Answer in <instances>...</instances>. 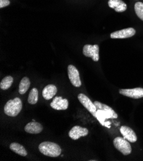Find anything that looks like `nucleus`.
Returning <instances> with one entry per match:
<instances>
[{
    "label": "nucleus",
    "instance_id": "nucleus-19",
    "mask_svg": "<svg viewBox=\"0 0 143 161\" xmlns=\"http://www.w3.org/2000/svg\"><path fill=\"white\" fill-rule=\"evenodd\" d=\"M14 82V78L11 76H5L0 83V88L2 90H7L9 89Z\"/></svg>",
    "mask_w": 143,
    "mask_h": 161
},
{
    "label": "nucleus",
    "instance_id": "nucleus-3",
    "mask_svg": "<svg viewBox=\"0 0 143 161\" xmlns=\"http://www.w3.org/2000/svg\"><path fill=\"white\" fill-rule=\"evenodd\" d=\"M115 148L124 155H128L132 152V147L129 141L124 137H117L114 139Z\"/></svg>",
    "mask_w": 143,
    "mask_h": 161
},
{
    "label": "nucleus",
    "instance_id": "nucleus-18",
    "mask_svg": "<svg viewBox=\"0 0 143 161\" xmlns=\"http://www.w3.org/2000/svg\"><path fill=\"white\" fill-rule=\"evenodd\" d=\"M38 97H39L38 90L36 88H33L30 92L28 98V102L30 104L34 105L37 103V102H38Z\"/></svg>",
    "mask_w": 143,
    "mask_h": 161
},
{
    "label": "nucleus",
    "instance_id": "nucleus-16",
    "mask_svg": "<svg viewBox=\"0 0 143 161\" xmlns=\"http://www.w3.org/2000/svg\"><path fill=\"white\" fill-rule=\"evenodd\" d=\"M10 149L21 156L25 157L27 155V152L26 149L21 145V144L17 142H12L10 145Z\"/></svg>",
    "mask_w": 143,
    "mask_h": 161
},
{
    "label": "nucleus",
    "instance_id": "nucleus-2",
    "mask_svg": "<svg viewBox=\"0 0 143 161\" xmlns=\"http://www.w3.org/2000/svg\"><path fill=\"white\" fill-rule=\"evenodd\" d=\"M23 107L22 102L19 98L8 100L4 107L5 113L10 117H15L21 112Z\"/></svg>",
    "mask_w": 143,
    "mask_h": 161
},
{
    "label": "nucleus",
    "instance_id": "nucleus-14",
    "mask_svg": "<svg viewBox=\"0 0 143 161\" xmlns=\"http://www.w3.org/2000/svg\"><path fill=\"white\" fill-rule=\"evenodd\" d=\"M57 87L53 84H49L44 88L42 91V96L45 100H49L54 97V96L57 94Z\"/></svg>",
    "mask_w": 143,
    "mask_h": 161
},
{
    "label": "nucleus",
    "instance_id": "nucleus-15",
    "mask_svg": "<svg viewBox=\"0 0 143 161\" xmlns=\"http://www.w3.org/2000/svg\"><path fill=\"white\" fill-rule=\"evenodd\" d=\"M94 103L95 106H96L97 110H103V111L107 112L111 116V118H114V119L118 118V116L116 113V112L112 108L110 107L109 106H108L105 104L102 103H100L99 102H97V101L94 102Z\"/></svg>",
    "mask_w": 143,
    "mask_h": 161
},
{
    "label": "nucleus",
    "instance_id": "nucleus-8",
    "mask_svg": "<svg viewBox=\"0 0 143 161\" xmlns=\"http://www.w3.org/2000/svg\"><path fill=\"white\" fill-rule=\"evenodd\" d=\"M135 30L133 28H128L113 32L110 34L112 39H126L134 36L135 34Z\"/></svg>",
    "mask_w": 143,
    "mask_h": 161
},
{
    "label": "nucleus",
    "instance_id": "nucleus-5",
    "mask_svg": "<svg viewBox=\"0 0 143 161\" xmlns=\"http://www.w3.org/2000/svg\"><path fill=\"white\" fill-rule=\"evenodd\" d=\"M78 99L80 102L84 105V107L88 110L92 115L96 118V112L97 109L94 103L91 102V100L87 97L86 95L82 93H80L78 95Z\"/></svg>",
    "mask_w": 143,
    "mask_h": 161
},
{
    "label": "nucleus",
    "instance_id": "nucleus-9",
    "mask_svg": "<svg viewBox=\"0 0 143 161\" xmlns=\"http://www.w3.org/2000/svg\"><path fill=\"white\" fill-rule=\"evenodd\" d=\"M89 131L86 128H83L80 126H75L73 127L69 132V136L73 140H77L81 137H85L88 135Z\"/></svg>",
    "mask_w": 143,
    "mask_h": 161
},
{
    "label": "nucleus",
    "instance_id": "nucleus-20",
    "mask_svg": "<svg viewBox=\"0 0 143 161\" xmlns=\"http://www.w3.org/2000/svg\"><path fill=\"white\" fill-rule=\"evenodd\" d=\"M135 12L138 18L143 21V3L137 2L134 7Z\"/></svg>",
    "mask_w": 143,
    "mask_h": 161
},
{
    "label": "nucleus",
    "instance_id": "nucleus-10",
    "mask_svg": "<svg viewBox=\"0 0 143 161\" xmlns=\"http://www.w3.org/2000/svg\"><path fill=\"white\" fill-rule=\"evenodd\" d=\"M120 132L121 133L124 139H126L127 141H129L130 142H135L137 140L135 133L131 128L129 126H122L120 128Z\"/></svg>",
    "mask_w": 143,
    "mask_h": 161
},
{
    "label": "nucleus",
    "instance_id": "nucleus-21",
    "mask_svg": "<svg viewBox=\"0 0 143 161\" xmlns=\"http://www.w3.org/2000/svg\"><path fill=\"white\" fill-rule=\"evenodd\" d=\"M10 3L9 0H0V8H2L8 6Z\"/></svg>",
    "mask_w": 143,
    "mask_h": 161
},
{
    "label": "nucleus",
    "instance_id": "nucleus-6",
    "mask_svg": "<svg viewBox=\"0 0 143 161\" xmlns=\"http://www.w3.org/2000/svg\"><path fill=\"white\" fill-rule=\"evenodd\" d=\"M68 76L71 83L76 87H79L82 86V82L80 78V74L75 66L69 65L68 68Z\"/></svg>",
    "mask_w": 143,
    "mask_h": 161
},
{
    "label": "nucleus",
    "instance_id": "nucleus-17",
    "mask_svg": "<svg viewBox=\"0 0 143 161\" xmlns=\"http://www.w3.org/2000/svg\"><path fill=\"white\" fill-rule=\"evenodd\" d=\"M30 86V82L28 78L24 77L21 80L19 86V92L21 94H24L26 92Z\"/></svg>",
    "mask_w": 143,
    "mask_h": 161
},
{
    "label": "nucleus",
    "instance_id": "nucleus-12",
    "mask_svg": "<svg viewBox=\"0 0 143 161\" xmlns=\"http://www.w3.org/2000/svg\"><path fill=\"white\" fill-rule=\"evenodd\" d=\"M42 130L43 126L42 125L35 121H32V122L28 123L25 127V132L31 134H39L42 131Z\"/></svg>",
    "mask_w": 143,
    "mask_h": 161
},
{
    "label": "nucleus",
    "instance_id": "nucleus-4",
    "mask_svg": "<svg viewBox=\"0 0 143 161\" xmlns=\"http://www.w3.org/2000/svg\"><path fill=\"white\" fill-rule=\"evenodd\" d=\"M83 53L85 57H91L94 61L98 62L100 59L99 46L97 44H86L84 46Z\"/></svg>",
    "mask_w": 143,
    "mask_h": 161
},
{
    "label": "nucleus",
    "instance_id": "nucleus-13",
    "mask_svg": "<svg viewBox=\"0 0 143 161\" xmlns=\"http://www.w3.org/2000/svg\"><path fill=\"white\" fill-rule=\"evenodd\" d=\"M108 5L109 7L114 9L118 12H123L127 9L126 4L122 0H109Z\"/></svg>",
    "mask_w": 143,
    "mask_h": 161
},
{
    "label": "nucleus",
    "instance_id": "nucleus-7",
    "mask_svg": "<svg viewBox=\"0 0 143 161\" xmlns=\"http://www.w3.org/2000/svg\"><path fill=\"white\" fill-rule=\"evenodd\" d=\"M119 92L122 95L134 99H139L143 97V88L141 87L120 89Z\"/></svg>",
    "mask_w": 143,
    "mask_h": 161
},
{
    "label": "nucleus",
    "instance_id": "nucleus-1",
    "mask_svg": "<svg viewBox=\"0 0 143 161\" xmlns=\"http://www.w3.org/2000/svg\"><path fill=\"white\" fill-rule=\"evenodd\" d=\"M39 150L43 155L51 157H58L62 152L57 144L49 141L41 142L39 145Z\"/></svg>",
    "mask_w": 143,
    "mask_h": 161
},
{
    "label": "nucleus",
    "instance_id": "nucleus-11",
    "mask_svg": "<svg viewBox=\"0 0 143 161\" xmlns=\"http://www.w3.org/2000/svg\"><path fill=\"white\" fill-rule=\"evenodd\" d=\"M50 106L55 110H66L69 106V102L67 99L62 98V97H55L50 104Z\"/></svg>",
    "mask_w": 143,
    "mask_h": 161
}]
</instances>
